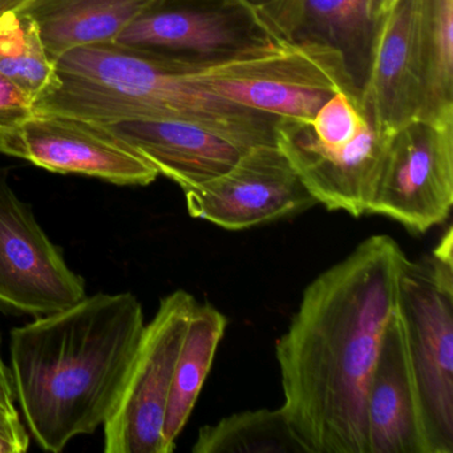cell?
Returning <instances> with one entry per match:
<instances>
[{
    "label": "cell",
    "instance_id": "1",
    "mask_svg": "<svg viewBox=\"0 0 453 453\" xmlns=\"http://www.w3.org/2000/svg\"><path fill=\"white\" fill-rule=\"evenodd\" d=\"M407 259L372 235L304 288L275 346L280 410L304 453H367L368 383Z\"/></svg>",
    "mask_w": 453,
    "mask_h": 453
},
{
    "label": "cell",
    "instance_id": "2",
    "mask_svg": "<svg viewBox=\"0 0 453 453\" xmlns=\"http://www.w3.org/2000/svg\"><path fill=\"white\" fill-rule=\"evenodd\" d=\"M144 327L134 294L99 293L12 331L15 399L42 449L62 452L104 424Z\"/></svg>",
    "mask_w": 453,
    "mask_h": 453
},
{
    "label": "cell",
    "instance_id": "3",
    "mask_svg": "<svg viewBox=\"0 0 453 453\" xmlns=\"http://www.w3.org/2000/svg\"><path fill=\"white\" fill-rule=\"evenodd\" d=\"M55 65L60 86L34 103L35 113L96 124L184 121L241 150L275 144L278 118L203 91L182 75L173 55L111 42L71 50Z\"/></svg>",
    "mask_w": 453,
    "mask_h": 453
},
{
    "label": "cell",
    "instance_id": "4",
    "mask_svg": "<svg viewBox=\"0 0 453 453\" xmlns=\"http://www.w3.org/2000/svg\"><path fill=\"white\" fill-rule=\"evenodd\" d=\"M173 57L182 75L203 91L278 119L311 121L341 91L360 107L341 55L320 44L272 38L216 59Z\"/></svg>",
    "mask_w": 453,
    "mask_h": 453
},
{
    "label": "cell",
    "instance_id": "5",
    "mask_svg": "<svg viewBox=\"0 0 453 453\" xmlns=\"http://www.w3.org/2000/svg\"><path fill=\"white\" fill-rule=\"evenodd\" d=\"M453 232L400 275L396 309L426 453H453Z\"/></svg>",
    "mask_w": 453,
    "mask_h": 453
},
{
    "label": "cell",
    "instance_id": "6",
    "mask_svg": "<svg viewBox=\"0 0 453 453\" xmlns=\"http://www.w3.org/2000/svg\"><path fill=\"white\" fill-rule=\"evenodd\" d=\"M196 302L188 291H174L161 299L145 325L120 394L103 424L105 453H172L164 439V421Z\"/></svg>",
    "mask_w": 453,
    "mask_h": 453
},
{
    "label": "cell",
    "instance_id": "7",
    "mask_svg": "<svg viewBox=\"0 0 453 453\" xmlns=\"http://www.w3.org/2000/svg\"><path fill=\"white\" fill-rule=\"evenodd\" d=\"M453 205V121L416 119L389 137L367 214L423 234Z\"/></svg>",
    "mask_w": 453,
    "mask_h": 453
},
{
    "label": "cell",
    "instance_id": "8",
    "mask_svg": "<svg viewBox=\"0 0 453 453\" xmlns=\"http://www.w3.org/2000/svg\"><path fill=\"white\" fill-rule=\"evenodd\" d=\"M87 296L86 282L18 197L0 168V312L44 317Z\"/></svg>",
    "mask_w": 453,
    "mask_h": 453
},
{
    "label": "cell",
    "instance_id": "9",
    "mask_svg": "<svg viewBox=\"0 0 453 453\" xmlns=\"http://www.w3.org/2000/svg\"><path fill=\"white\" fill-rule=\"evenodd\" d=\"M188 213L226 230H246L318 205L275 144L249 148L216 179L185 190Z\"/></svg>",
    "mask_w": 453,
    "mask_h": 453
},
{
    "label": "cell",
    "instance_id": "10",
    "mask_svg": "<svg viewBox=\"0 0 453 453\" xmlns=\"http://www.w3.org/2000/svg\"><path fill=\"white\" fill-rule=\"evenodd\" d=\"M0 153L52 173L79 174L121 187H147L158 173L102 127L62 115H41L0 134Z\"/></svg>",
    "mask_w": 453,
    "mask_h": 453
},
{
    "label": "cell",
    "instance_id": "11",
    "mask_svg": "<svg viewBox=\"0 0 453 453\" xmlns=\"http://www.w3.org/2000/svg\"><path fill=\"white\" fill-rule=\"evenodd\" d=\"M272 38L243 0H156L112 43L209 60Z\"/></svg>",
    "mask_w": 453,
    "mask_h": 453
},
{
    "label": "cell",
    "instance_id": "12",
    "mask_svg": "<svg viewBox=\"0 0 453 453\" xmlns=\"http://www.w3.org/2000/svg\"><path fill=\"white\" fill-rule=\"evenodd\" d=\"M423 107L418 0H396L373 41L360 110L383 137L418 119Z\"/></svg>",
    "mask_w": 453,
    "mask_h": 453
},
{
    "label": "cell",
    "instance_id": "13",
    "mask_svg": "<svg viewBox=\"0 0 453 453\" xmlns=\"http://www.w3.org/2000/svg\"><path fill=\"white\" fill-rule=\"evenodd\" d=\"M256 12L273 38L335 50L360 96L379 27L370 0H274Z\"/></svg>",
    "mask_w": 453,
    "mask_h": 453
},
{
    "label": "cell",
    "instance_id": "14",
    "mask_svg": "<svg viewBox=\"0 0 453 453\" xmlns=\"http://www.w3.org/2000/svg\"><path fill=\"white\" fill-rule=\"evenodd\" d=\"M97 126L139 153L158 176L182 192L221 176L248 150L184 121L120 120Z\"/></svg>",
    "mask_w": 453,
    "mask_h": 453
},
{
    "label": "cell",
    "instance_id": "15",
    "mask_svg": "<svg viewBox=\"0 0 453 453\" xmlns=\"http://www.w3.org/2000/svg\"><path fill=\"white\" fill-rule=\"evenodd\" d=\"M367 453H426L402 319L395 307L368 383Z\"/></svg>",
    "mask_w": 453,
    "mask_h": 453
},
{
    "label": "cell",
    "instance_id": "16",
    "mask_svg": "<svg viewBox=\"0 0 453 453\" xmlns=\"http://www.w3.org/2000/svg\"><path fill=\"white\" fill-rule=\"evenodd\" d=\"M156 0H35V20L52 59L79 47L111 43Z\"/></svg>",
    "mask_w": 453,
    "mask_h": 453
},
{
    "label": "cell",
    "instance_id": "17",
    "mask_svg": "<svg viewBox=\"0 0 453 453\" xmlns=\"http://www.w3.org/2000/svg\"><path fill=\"white\" fill-rule=\"evenodd\" d=\"M226 327V317L213 304L196 302L166 404L164 439L171 452L176 449L177 437L189 421Z\"/></svg>",
    "mask_w": 453,
    "mask_h": 453
},
{
    "label": "cell",
    "instance_id": "18",
    "mask_svg": "<svg viewBox=\"0 0 453 453\" xmlns=\"http://www.w3.org/2000/svg\"><path fill=\"white\" fill-rule=\"evenodd\" d=\"M423 107L418 119L453 121V0H418Z\"/></svg>",
    "mask_w": 453,
    "mask_h": 453
},
{
    "label": "cell",
    "instance_id": "19",
    "mask_svg": "<svg viewBox=\"0 0 453 453\" xmlns=\"http://www.w3.org/2000/svg\"><path fill=\"white\" fill-rule=\"evenodd\" d=\"M0 75L34 103L60 86L55 60L47 52L38 25L25 10L0 17Z\"/></svg>",
    "mask_w": 453,
    "mask_h": 453
},
{
    "label": "cell",
    "instance_id": "20",
    "mask_svg": "<svg viewBox=\"0 0 453 453\" xmlns=\"http://www.w3.org/2000/svg\"><path fill=\"white\" fill-rule=\"evenodd\" d=\"M192 450L195 453H303L280 408L233 413L216 424L203 426Z\"/></svg>",
    "mask_w": 453,
    "mask_h": 453
},
{
    "label": "cell",
    "instance_id": "21",
    "mask_svg": "<svg viewBox=\"0 0 453 453\" xmlns=\"http://www.w3.org/2000/svg\"><path fill=\"white\" fill-rule=\"evenodd\" d=\"M34 115V100L9 79L0 75V134L15 128Z\"/></svg>",
    "mask_w": 453,
    "mask_h": 453
},
{
    "label": "cell",
    "instance_id": "22",
    "mask_svg": "<svg viewBox=\"0 0 453 453\" xmlns=\"http://www.w3.org/2000/svg\"><path fill=\"white\" fill-rule=\"evenodd\" d=\"M30 447V434L17 410L0 404V453H23Z\"/></svg>",
    "mask_w": 453,
    "mask_h": 453
},
{
    "label": "cell",
    "instance_id": "23",
    "mask_svg": "<svg viewBox=\"0 0 453 453\" xmlns=\"http://www.w3.org/2000/svg\"><path fill=\"white\" fill-rule=\"evenodd\" d=\"M15 403H17V399H15L14 387H12V373H10L9 365L4 363L2 351H0V404L10 408V410H17Z\"/></svg>",
    "mask_w": 453,
    "mask_h": 453
},
{
    "label": "cell",
    "instance_id": "24",
    "mask_svg": "<svg viewBox=\"0 0 453 453\" xmlns=\"http://www.w3.org/2000/svg\"><path fill=\"white\" fill-rule=\"evenodd\" d=\"M396 0H370L371 17L380 22L381 18L392 9Z\"/></svg>",
    "mask_w": 453,
    "mask_h": 453
},
{
    "label": "cell",
    "instance_id": "25",
    "mask_svg": "<svg viewBox=\"0 0 453 453\" xmlns=\"http://www.w3.org/2000/svg\"><path fill=\"white\" fill-rule=\"evenodd\" d=\"M35 0H0V17L6 12H23L30 7Z\"/></svg>",
    "mask_w": 453,
    "mask_h": 453
},
{
    "label": "cell",
    "instance_id": "26",
    "mask_svg": "<svg viewBox=\"0 0 453 453\" xmlns=\"http://www.w3.org/2000/svg\"><path fill=\"white\" fill-rule=\"evenodd\" d=\"M243 2H246L249 6L257 9V7L266 6V4H272V2H274V0H243Z\"/></svg>",
    "mask_w": 453,
    "mask_h": 453
}]
</instances>
